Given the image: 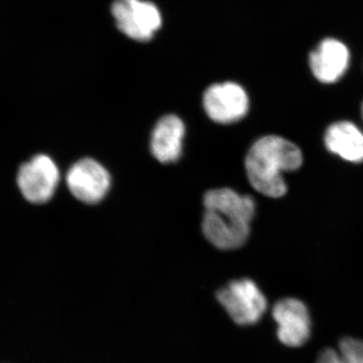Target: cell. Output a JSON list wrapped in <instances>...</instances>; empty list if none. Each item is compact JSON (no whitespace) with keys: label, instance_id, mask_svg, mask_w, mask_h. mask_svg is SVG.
<instances>
[{"label":"cell","instance_id":"obj_1","mask_svg":"<svg viewBox=\"0 0 363 363\" xmlns=\"http://www.w3.org/2000/svg\"><path fill=\"white\" fill-rule=\"evenodd\" d=\"M203 205V233L213 247L233 250L247 242L255 214L252 197L233 189H214L204 195Z\"/></svg>","mask_w":363,"mask_h":363},{"label":"cell","instance_id":"obj_2","mask_svg":"<svg viewBox=\"0 0 363 363\" xmlns=\"http://www.w3.org/2000/svg\"><path fill=\"white\" fill-rule=\"evenodd\" d=\"M303 155L295 143L278 135L259 138L248 150L245 171L250 185L260 194L281 198L288 187L284 173L302 166Z\"/></svg>","mask_w":363,"mask_h":363},{"label":"cell","instance_id":"obj_3","mask_svg":"<svg viewBox=\"0 0 363 363\" xmlns=\"http://www.w3.org/2000/svg\"><path fill=\"white\" fill-rule=\"evenodd\" d=\"M216 297L234 323L240 326L257 323L267 311V298L250 279L231 281Z\"/></svg>","mask_w":363,"mask_h":363},{"label":"cell","instance_id":"obj_4","mask_svg":"<svg viewBox=\"0 0 363 363\" xmlns=\"http://www.w3.org/2000/svg\"><path fill=\"white\" fill-rule=\"evenodd\" d=\"M111 11L118 30L135 40H152L162 26L161 13L152 2L116 0Z\"/></svg>","mask_w":363,"mask_h":363},{"label":"cell","instance_id":"obj_5","mask_svg":"<svg viewBox=\"0 0 363 363\" xmlns=\"http://www.w3.org/2000/svg\"><path fill=\"white\" fill-rule=\"evenodd\" d=\"M203 106L214 123L231 124L247 116L250 109L247 93L233 82L210 86L204 93Z\"/></svg>","mask_w":363,"mask_h":363},{"label":"cell","instance_id":"obj_6","mask_svg":"<svg viewBox=\"0 0 363 363\" xmlns=\"http://www.w3.org/2000/svg\"><path fill=\"white\" fill-rule=\"evenodd\" d=\"M59 180L56 164L45 155L35 157L23 164L18 174L21 194L28 202L35 204L49 201L56 192Z\"/></svg>","mask_w":363,"mask_h":363},{"label":"cell","instance_id":"obj_7","mask_svg":"<svg viewBox=\"0 0 363 363\" xmlns=\"http://www.w3.org/2000/svg\"><path fill=\"white\" fill-rule=\"evenodd\" d=\"M67 185L79 201L86 204H97L108 193L111 177L100 162L86 157L74 164L69 169Z\"/></svg>","mask_w":363,"mask_h":363},{"label":"cell","instance_id":"obj_8","mask_svg":"<svg viewBox=\"0 0 363 363\" xmlns=\"http://www.w3.org/2000/svg\"><path fill=\"white\" fill-rule=\"evenodd\" d=\"M351 54L350 48L335 38H325L310 52L308 64L312 75L322 84H334L347 73Z\"/></svg>","mask_w":363,"mask_h":363},{"label":"cell","instance_id":"obj_9","mask_svg":"<svg viewBox=\"0 0 363 363\" xmlns=\"http://www.w3.org/2000/svg\"><path fill=\"white\" fill-rule=\"evenodd\" d=\"M272 318L278 325L279 340L289 347H300L311 335V318L307 306L298 298H286L272 308Z\"/></svg>","mask_w":363,"mask_h":363},{"label":"cell","instance_id":"obj_10","mask_svg":"<svg viewBox=\"0 0 363 363\" xmlns=\"http://www.w3.org/2000/svg\"><path fill=\"white\" fill-rule=\"evenodd\" d=\"M186 128L183 121L174 114L160 119L150 138V152L162 164H171L180 159Z\"/></svg>","mask_w":363,"mask_h":363},{"label":"cell","instance_id":"obj_11","mask_svg":"<svg viewBox=\"0 0 363 363\" xmlns=\"http://www.w3.org/2000/svg\"><path fill=\"white\" fill-rule=\"evenodd\" d=\"M325 145L332 154L350 162H363V133L350 121H338L327 128Z\"/></svg>","mask_w":363,"mask_h":363},{"label":"cell","instance_id":"obj_12","mask_svg":"<svg viewBox=\"0 0 363 363\" xmlns=\"http://www.w3.org/2000/svg\"><path fill=\"white\" fill-rule=\"evenodd\" d=\"M338 351L353 363H363V341L346 337L339 342Z\"/></svg>","mask_w":363,"mask_h":363},{"label":"cell","instance_id":"obj_13","mask_svg":"<svg viewBox=\"0 0 363 363\" xmlns=\"http://www.w3.org/2000/svg\"><path fill=\"white\" fill-rule=\"evenodd\" d=\"M316 363H353L351 362L348 358L344 357L339 352L338 350H332V348H327L320 353L319 357L317 358Z\"/></svg>","mask_w":363,"mask_h":363},{"label":"cell","instance_id":"obj_14","mask_svg":"<svg viewBox=\"0 0 363 363\" xmlns=\"http://www.w3.org/2000/svg\"><path fill=\"white\" fill-rule=\"evenodd\" d=\"M362 118H363V104H362Z\"/></svg>","mask_w":363,"mask_h":363}]
</instances>
